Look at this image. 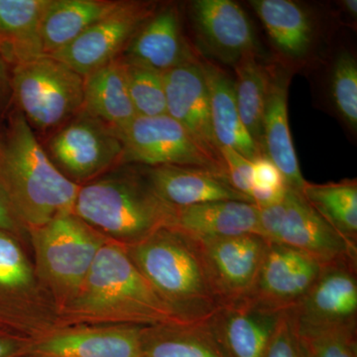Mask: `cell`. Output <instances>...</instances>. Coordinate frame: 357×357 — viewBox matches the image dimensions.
<instances>
[{
	"instance_id": "cell-6",
	"label": "cell",
	"mask_w": 357,
	"mask_h": 357,
	"mask_svg": "<svg viewBox=\"0 0 357 357\" xmlns=\"http://www.w3.org/2000/svg\"><path fill=\"white\" fill-rule=\"evenodd\" d=\"M41 276L59 292L74 297L107 237L74 213L30 230Z\"/></svg>"
},
{
	"instance_id": "cell-3",
	"label": "cell",
	"mask_w": 357,
	"mask_h": 357,
	"mask_svg": "<svg viewBox=\"0 0 357 357\" xmlns=\"http://www.w3.org/2000/svg\"><path fill=\"white\" fill-rule=\"evenodd\" d=\"M69 312L89 321L142 326H185L160 298L123 245L107 241L74 297Z\"/></svg>"
},
{
	"instance_id": "cell-41",
	"label": "cell",
	"mask_w": 357,
	"mask_h": 357,
	"mask_svg": "<svg viewBox=\"0 0 357 357\" xmlns=\"http://www.w3.org/2000/svg\"><path fill=\"white\" fill-rule=\"evenodd\" d=\"M21 357H34V356H30V354H26V356H21Z\"/></svg>"
},
{
	"instance_id": "cell-13",
	"label": "cell",
	"mask_w": 357,
	"mask_h": 357,
	"mask_svg": "<svg viewBox=\"0 0 357 357\" xmlns=\"http://www.w3.org/2000/svg\"><path fill=\"white\" fill-rule=\"evenodd\" d=\"M189 16L199 49L223 64L232 66L246 54L258 53L248 16L231 0H195Z\"/></svg>"
},
{
	"instance_id": "cell-7",
	"label": "cell",
	"mask_w": 357,
	"mask_h": 357,
	"mask_svg": "<svg viewBox=\"0 0 357 357\" xmlns=\"http://www.w3.org/2000/svg\"><path fill=\"white\" fill-rule=\"evenodd\" d=\"M259 234L268 243L295 249L321 264L357 260V249L312 208L302 192L289 188L280 203L259 208Z\"/></svg>"
},
{
	"instance_id": "cell-20",
	"label": "cell",
	"mask_w": 357,
	"mask_h": 357,
	"mask_svg": "<svg viewBox=\"0 0 357 357\" xmlns=\"http://www.w3.org/2000/svg\"><path fill=\"white\" fill-rule=\"evenodd\" d=\"M289 86L290 73L285 68L271 66L263 121V152L280 171L287 188L302 192L307 181L301 172L289 126Z\"/></svg>"
},
{
	"instance_id": "cell-24",
	"label": "cell",
	"mask_w": 357,
	"mask_h": 357,
	"mask_svg": "<svg viewBox=\"0 0 357 357\" xmlns=\"http://www.w3.org/2000/svg\"><path fill=\"white\" fill-rule=\"evenodd\" d=\"M49 0H0V53L9 66L45 55L41 25Z\"/></svg>"
},
{
	"instance_id": "cell-2",
	"label": "cell",
	"mask_w": 357,
	"mask_h": 357,
	"mask_svg": "<svg viewBox=\"0 0 357 357\" xmlns=\"http://www.w3.org/2000/svg\"><path fill=\"white\" fill-rule=\"evenodd\" d=\"M160 298L187 325L208 321L223 306L198 241L162 227L126 248Z\"/></svg>"
},
{
	"instance_id": "cell-21",
	"label": "cell",
	"mask_w": 357,
	"mask_h": 357,
	"mask_svg": "<svg viewBox=\"0 0 357 357\" xmlns=\"http://www.w3.org/2000/svg\"><path fill=\"white\" fill-rule=\"evenodd\" d=\"M170 229L195 241L259 234V208L253 203L220 201L174 208Z\"/></svg>"
},
{
	"instance_id": "cell-17",
	"label": "cell",
	"mask_w": 357,
	"mask_h": 357,
	"mask_svg": "<svg viewBox=\"0 0 357 357\" xmlns=\"http://www.w3.org/2000/svg\"><path fill=\"white\" fill-rule=\"evenodd\" d=\"M281 314L245 300L225 305L206 324L225 357H265Z\"/></svg>"
},
{
	"instance_id": "cell-4",
	"label": "cell",
	"mask_w": 357,
	"mask_h": 357,
	"mask_svg": "<svg viewBox=\"0 0 357 357\" xmlns=\"http://www.w3.org/2000/svg\"><path fill=\"white\" fill-rule=\"evenodd\" d=\"M173 213L174 206L154 194L142 172L91 181L79 188L74 206V215L91 229L128 246L169 227Z\"/></svg>"
},
{
	"instance_id": "cell-39",
	"label": "cell",
	"mask_w": 357,
	"mask_h": 357,
	"mask_svg": "<svg viewBox=\"0 0 357 357\" xmlns=\"http://www.w3.org/2000/svg\"><path fill=\"white\" fill-rule=\"evenodd\" d=\"M11 68L0 53V109H3L11 96Z\"/></svg>"
},
{
	"instance_id": "cell-23",
	"label": "cell",
	"mask_w": 357,
	"mask_h": 357,
	"mask_svg": "<svg viewBox=\"0 0 357 357\" xmlns=\"http://www.w3.org/2000/svg\"><path fill=\"white\" fill-rule=\"evenodd\" d=\"M199 65L208 89L211 124L220 147L231 148L250 161L264 156L244 128L232 77L215 61L201 54Z\"/></svg>"
},
{
	"instance_id": "cell-33",
	"label": "cell",
	"mask_w": 357,
	"mask_h": 357,
	"mask_svg": "<svg viewBox=\"0 0 357 357\" xmlns=\"http://www.w3.org/2000/svg\"><path fill=\"white\" fill-rule=\"evenodd\" d=\"M32 268L15 236L0 229V292L13 295L32 284Z\"/></svg>"
},
{
	"instance_id": "cell-40",
	"label": "cell",
	"mask_w": 357,
	"mask_h": 357,
	"mask_svg": "<svg viewBox=\"0 0 357 357\" xmlns=\"http://www.w3.org/2000/svg\"><path fill=\"white\" fill-rule=\"evenodd\" d=\"M342 11L352 20H356L357 16V1L356 0H342L340 2Z\"/></svg>"
},
{
	"instance_id": "cell-38",
	"label": "cell",
	"mask_w": 357,
	"mask_h": 357,
	"mask_svg": "<svg viewBox=\"0 0 357 357\" xmlns=\"http://www.w3.org/2000/svg\"><path fill=\"white\" fill-rule=\"evenodd\" d=\"M29 342L4 332H0V357H21L29 354Z\"/></svg>"
},
{
	"instance_id": "cell-26",
	"label": "cell",
	"mask_w": 357,
	"mask_h": 357,
	"mask_svg": "<svg viewBox=\"0 0 357 357\" xmlns=\"http://www.w3.org/2000/svg\"><path fill=\"white\" fill-rule=\"evenodd\" d=\"M83 112L115 131L126 128L137 116L129 98L121 58L84 77Z\"/></svg>"
},
{
	"instance_id": "cell-5",
	"label": "cell",
	"mask_w": 357,
	"mask_h": 357,
	"mask_svg": "<svg viewBox=\"0 0 357 357\" xmlns=\"http://www.w3.org/2000/svg\"><path fill=\"white\" fill-rule=\"evenodd\" d=\"M11 96L33 130H57L83 110L84 77L51 55L11 68Z\"/></svg>"
},
{
	"instance_id": "cell-29",
	"label": "cell",
	"mask_w": 357,
	"mask_h": 357,
	"mask_svg": "<svg viewBox=\"0 0 357 357\" xmlns=\"http://www.w3.org/2000/svg\"><path fill=\"white\" fill-rule=\"evenodd\" d=\"M143 357H225L206 324L145 326Z\"/></svg>"
},
{
	"instance_id": "cell-8",
	"label": "cell",
	"mask_w": 357,
	"mask_h": 357,
	"mask_svg": "<svg viewBox=\"0 0 357 357\" xmlns=\"http://www.w3.org/2000/svg\"><path fill=\"white\" fill-rule=\"evenodd\" d=\"M115 132L123 147L122 164L192 167L213 171L227 178L225 163L211 156L168 114L136 116L126 128Z\"/></svg>"
},
{
	"instance_id": "cell-12",
	"label": "cell",
	"mask_w": 357,
	"mask_h": 357,
	"mask_svg": "<svg viewBox=\"0 0 357 357\" xmlns=\"http://www.w3.org/2000/svg\"><path fill=\"white\" fill-rule=\"evenodd\" d=\"M324 265L295 249L269 243L246 301L269 311L289 312L309 292Z\"/></svg>"
},
{
	"instance_id": "cell-31",
	"label": "cell",
	"mask_w": 357,
	"mask_h": 357,
	"mask_svg": "<svg viewBox=\"0 0 357 357\" xmlns=\"http://www.w3.org/2000/svg\"><path fill=\"white\" fill-rule=\"evenodd\" d=\"M330 93L338 116L352 132H356L357 62L349 51H340L333 61Z\"/></svg>"
},
{
	"instance_id": "cell-14",
	"label": "cell",
	"mask_w": 357,
	"mask_h": 357,
	"mask_svg": "<svg viewBox=\"0 0 357 357\" xmlns=\"http://www.w3.org/2000/svg\"><path fill=\"white\" fill-rule=\"evenodd\" d=\"M198 243L223 306L248 299L266 253V239L245 234Z\"/></svg>"
},
{
	"instance_id": "cell-15",
	"label": "cell",
	"mask_w": 357,
	"mask_h": 357,
	"mask_svg": "<svg viewBox=\"0 0 357 357\" xmlns=\"http://www.w3.org/2000/svg\"><path fill=\"white\" fill-rule=\"evenodd\" d=\"M183 32L177 3L163 4L136 33L121 56L130 64L164 73L198 57Z\"/></svg>"
},
{
	"instance_id": "cell-36",
	"label": "cell",
	"mask_w": 357,
	"mask_h": 357,
	"mask_svg": "<svg viewBox=\"0 0 357 357\" xmlns=\"http://www.w3.org/2000/svg\"><path fill=\"white\" fill-rule=\"evenodd\" d=\"M252 187L268 188V189L287 187L280 171L268 157H258L252 161Z\"/></svg>"
},
{
	"instance_id": "cell-35",
	"label": "cell",
	"mask_w": 357,
	"mask_h": 357,
	"mask_svg": "<svg viewBox=\"0 0 357 357\" xmlns=\"http://www.w3.org/2000/svg\"><path fill=\"white\" fill-rule=\"evenodd\" d=\"M220 153H222V160L225 162L227 176L230 184L236 191L251 199L252 161L229 147L220 148Z\"/></svg>"
},
{
	"instance_id": "cell-37",
	"label": "cell",
	"mask_w": 357,
	"mask_h": 357,
	"mask_svg": "<svg viewBox=\"0 0 357 357\" xmlns=\"http://www.w3.org/2000/svg\"><path fill=\"white\" fill-rule=\"evenodd\" d=\"M23 225L14 213L10 202L0 183V229L17 236Z\"/></svg>"
},
{
	"instance_id": "cell-30",
	"label": "cell",
	"mask_w": 357,
	"mask_h": 357,
	"mask_svg": "<svg viewBox=\"0 0 357 357\" xmlns=\"http://www.w3.org/2000/svg\"><path fill=\"white\" fill-rule=\"evenodd\" d=\"M129 98L137 116L167 114L165 84L162 73L130 64L121 58Z\"/></svg>"
},
{
	"instance_id": "cell-34",
	"label": "cell",
	"mask_w": 357,
	"mask_h": 357,
	"mask_svg": "<svg viewBox=\"0 0 357 357\" xmlns=\"http://www.w3.org/2000/svg\"><path fill=\"white\" fill-rule=\"evenodd\" d=\"M265 357H307L287 312H282Z\"/></svg>"
},
{
	"instance_id": "cell-22",
	"label": "cell",
	"mask_w": 357,
	"mask_h": 357,
	"mask_svg": "<svg viewBox=\"0 0 357 357\" xmlns=\"http://www.w3.org/2000/svg\"><path fill=\"white\" fill-rule=\"evenodd\" d=\"M275 49L286 61L305 60L314 49L317 24L306 6L293 0H251Z\"/></svg>"
},
{
	"instance_id": "cell-1",
	"label": "cell",
	"mask_w": 357,
	"mask_h": 357,
	"mask_svg": "<svg viewBox=\"0 0 357 357\" xmlns=\"http://www.w3.org/2000/svg\"><path fill=\"white\" fill-rule=\"evenodd\" d=\"M0 183L16 217L29 230L74 213L81 188L54 165L17 109L0 137Z\"/></svg>"
},
{
	"instance_id": "cell-27",
	"label": "cell",
	"mask_w": 357,
	"mask_h": 357,
	"mask_svg": "<svg viewBox=\"0 0 357 357\" xmlns=\"http://www.w3.org/2000/svg\"><path fill=\"white\" fill-rule=\"evenodd\" d=\"M237 109L244 128L263 152V121L266 109L271 66L260 62L258 53L246 54L234 66ZM265 156V155H264Z\"/></svg>"
},
{
	"instance_id": "cell-11",
	"label": "cell",
	"mask_w": 357,
	"mask_h": 357,
	"mask_svg": "<svg viewBox=\"0 0 357 357\" xmlns=\"http://www.w3.org/2000/svg\"><path fill=\"white\" fill-rule=\"evenodd\" d=\"M357 260L325 264L299 304L287 312L297 333L357 324Z\"/></svg>"
},
{
	"instance_id": "cell-28",
	"label": "cell",
	"mask_w": 357,
	"mask_h": 357,
	"mask_svg": "<svg viewBox=\"0 0 357 357\" xmlns=\"http://www.w3.org/2000/svg\"><path fill=\"white\" fill-rule=\"evenodd\" d=\"M302 195L351 248L357 249L356 178H344L325 184L307 181Z\"/></svg>"
},
{
	"instance_id": "cell-9",
	"label": "cell",
	"mask_w": 357,
	"mask_h": 357,
	"mask_svg": "<svg viewBox=\"0 0 357 357\" xmlns=\"http://www.w3.org/2000/svg\"><path fill=\"white\" fill-rule=\"evenodd\" d=\"M44 148L58 170L76 184L100 178L121 165L123 157L114 129L83 110L57 129Z\"/></svg>"
},
{
	"instance_id": "cell-25",
	"label": "cell",
	"mask_w": 357,
	"mask_h": 357,
	"mask_svg": "<svg viewBox=\"0 0 357 357\" xmlns=\"http://www.w3.org/2000/svg\"><path fill=\"white\" fill-rule=\"evenodd\" d=\"M121 1L109 0H49L42 18L45 55H53L79 38Z\"/></svg>"
},
{
	"instance_id": "cell-10",
	"label": "cell",
	"mask_w": 357,
	"mask_h": 357,
	"mask_svg": "<svg viewBox=\"0 0 357 357\" xmlns=\"http://www.w3.org/2000/svg\"><path fill=\"white\" fill-rule=\"evenodd\" d=\"M161 6L156 1H121L79 38L51 56L82 76H88L121 57L136 33Z\"/></svg>"
},
{
	"instance_id": "cell-16",
	"label": "cell",
	"mask_w": 357,
	"mask_h": 357,
	"mask_svg": "<svg viewBox=\"0 0 357 357\" xmlns=\"http://www.w3.org/2000/svg\"><path fill=\"white\" fill-rule=\"evenodd\" d=\"M167 114L215 159L223 162L211 124L208 89L198 57L164 73ZM225 163V162H223Z\"/></svg>"
},
{
	"instance_id": "cell-18",
	"label": "cell",
	"mask_w": 357,
	"mask_h": 357,
	"mask_svg": "<svg viewBox=\"0 0 357 357\" xmlns=\"http://www.w3.org/2000/svg\"><path fill=\"white\" fill-rule=\"evenodd\" d=\"M145 326L119 325L54 333L30 344L34 357H143Z\"/></svg>"
},
{
	"instance_id": "cell-32",
	"label": "cell",
	"mask_w": 357,
	"mask_h": 357,
	"mask_svg": "<svg viewBox=\"0 0 357 357\" xmlns=\"http://www.w3.org/2000/svg\"><path fill=\"white\" fill-rule=\"evenodd\" d=\"M297 333L307 357H357V324Z\"/></svg>"
},
{
	"instance_id": "cell-19",
	"label": "cell",
	"mask_w": 357,
	"mask_h": 357,
	"mask_svg": "<svg viewBox=\"0 0 357 357\" xmlns=\"http://www.w3.org/2000/svg\"><path fill=\"white\" fill-rule=\"evenodd\" d=\"M142 174L154 194L174 208L220 201L253 203L236 191L227 177L213 171L163 165L143 167Z\"/></svg>"
}]
</instances>
